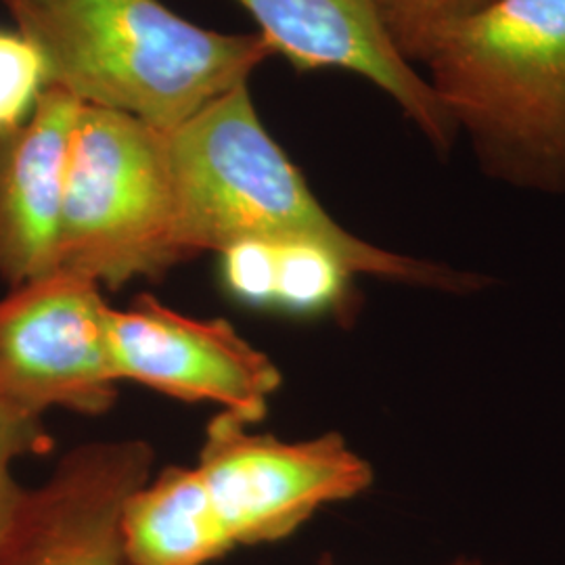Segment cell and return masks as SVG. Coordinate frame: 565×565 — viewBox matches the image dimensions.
<instances>
[{"instance_id":"6da1fadb","label":"cell","mask_w":565,"mask_h":565,"mask_svg":"<svg viewBox=\"0 0 565 565\" xmlns=\"http://www.w3.org/2000/svg\"><path fill=\"white\" fill-rule=\"evenodd\" d=\"M174 198V242L186 260L243 242L308 243L354 275L471 294L486 279L394 254L345 231L258 118L247 82L166 132Z\"/></svg>"},{"instance_id":"7a4b0ae2","label":"cell","mask_w":565,"mask_h":565,"mask_svg":"<svg viewBox=\"0 0 565 565\" xmlns=\"http://www.w3.org/2000/svg\"><path fill=\"white\" fill-rule=\"evenodd\" d=\"M44 61L46 86L170 132L275 55L263 34H221L160 0H0Z\"/></svg>"},{"instance_id":"3957f363","label":"cell","mask_w":565,"mask_h":565,"mask_svg":"<svg viewBox=\"0 0 565 565\" xmlns=\"http://www.w3.org/2000/svg\"><path fill=\"white\" fill-rule=\"evenodd\" d=\"M425 65L488 177L565 193V0H497Z\"/></svg>"},{"instance_id":"277c9868","label":"cell","mask_w":565,"mask_h":565,"mask_svg":"<svg viewBox=\"0 0 565 565\" xmlns=\"http://www.w3.org/2000/svg\"><path fill=\"white\" fill-rule=\"evenodd\" d=\"M182 263L166 132L82 105L65 166L57 268L120 289Z\"/></svg>"},{"instance_id":"5b68a950","label":"cell","mask_w":565,"mask_h":565,"mask_svg":"<svg viewBox=\"0 0 565 565\" xmlns=\"http://www.w3.org/2000/svg\"><path fill=\"white\" fill-rule=\"evenodd\" d=\"M198 469L235 548L285 541L373 484L371 465L340 434L285 443L226 411L205 427Z\"/></svg>"},{"instance_id":"8992f818","label":"cell","mask_w":565,"mask_h":565,"mask_svg":"<svg viewBox=\"0 0 565 565\" xmlns=\"http://www.w3.org/2000/svg\"><path fill=\"white\" fill-rule=\"evenodd\" d=\"M99 282L55 268L0 298V401L103 415L118 401Z\"/></svg>"},{"instance_id":"52a82bcc","label":"cell","mask_w":565,"mask_h":565,"mask_svg":"<svg viewBox=\"0 0 565 565\" xmlns=\"http://www.w3.org/2000/svg\"><path fill=\"white\" fill-rule=\"evenodd\" d=\"M107 350L118 382L182 403L221 404L245 424L263 422L281 387L279 366L224 319H195L142 294L107 310Z\"/></svg>"},{"instance_id":"ba28073f","label":"cell","mask_w":565,"mask_h":565,"mask_svg":"<svg viewBox=\"0 0 565 565\" xmlns=\"http://www.w3.org/2000/svg\"><path fill=\"white\" fill-rule=\"evenodd\" d=\"M153 461V448L139 438L67 452L44 484L28 490L0 565H128L121 513Z\"/></svg>"},{"instance_id":"9c48e42d","label":"cell","mask_w":565,"mask_h":565,"mask_svg":"<svg viewBox=\"0 0 565 565\" xmlns=\"http://www.w3.org/2000/svg\"><path fill=\"white\" fill-rule=\"evenodd\" d=\"M260 34L300 72L342 70L375 84L403 109L438 153L459 132L431 84L404 60L385 30L375 0H239Z\"/></svg>"},{"instance_id":"30bf717a","label":"cell","mask_w":565,"mask_h":565,"mask_svg":"<svg viewBox=\"0 0 565 565\" xmlns=\"http://www.w3.org/2000/svg\"><path fill=\"white\" fill-rule=\"evenodd\" d=\"M82 103L46 86L32 118L0 135V281L9 289L57 268L61 203Z\"/></svg>"},{"instance_id":"8fae6325","label":"cell","mask_w":565,"mask_h":565,"mask_svg":"<svg viewBox=\"0 0 565 565\" xmlns=\"http://www.w3.org/2000/svg\"><path fill=\"white\" fill-rule=\"evenodd\" d=\"M121 539L128 565H210L231 553L198 467H163L124 505Z\"/></svg>"},{"instance_id":"7c38bea8","label":"cell","mask_w":565,"mask_h":565,"mask_svg":"<svg viewBox=\"0 0 565 565\" xmlns=\"http://www.w3.org/2000/svg\"><path fill=\"white\" fill-rule=\"evenodd\" d=\"M352 270L331 252L308 243H275L268 308L300 317L333 315L343 321L356 310Z\"/></svg>"},{"instance_id":"4fadbf2b","label":"cell","mask_w":565,"mask_h":565,"mask_svg":"<svg viewBox=\"0 0 565 565\" xmlns=\"http://www.w3.org/2000/svg\"><path fill=\"white\" fill-rule=\"evenodd\" d=\"M497 0H375L385 30L408 63L429 60L438 42Z\"/></svg>"},{"instance_id":"5bb4252c","label":"cell","mask_w":565,"mask_h":565,"mask_svg":"<svg viewBox=\"0 0 565 565\" xmlns=\"http://www.w3.org/2000/svg\"><path fill=\"white\" fill-rule=\"evenodd\" d=\"M53 448V436L44 415L0 401V551L20 520L28 490L15 480L13 465L21 457L44 455Z\"/></svg>"},{"instance_id":"9a60e30c","label":"cell","mask_w":565,"mask_h":565,"mask_svg":"<svg viewBox=\"0 0 565 565\" xmlns=\"http://www.w3.org/2000/svg\"><path fill=\"white\" fill-rule=\"evenodd\" d=\"M44 88L46 72L36 46L20 32L0 30V135L32 118Z\"/></svg>"},{"instance_id":"2e32d148","label":"cell","mask_w":565,"mask_h":565,"mask_svg":"<svg viewBox=\"0 0 565 565\" xmlns=\"http://www.w3.org/2000/svg\"><path fill=\"white\" fill-rule=\"evenodd\" d=\"M321 565H335L329 557H324L323 562H321ZM450 565H486L480 562V559H465V557H461V559H455L452 564Z\"/></svg>"}]
</instances>
